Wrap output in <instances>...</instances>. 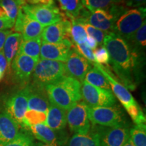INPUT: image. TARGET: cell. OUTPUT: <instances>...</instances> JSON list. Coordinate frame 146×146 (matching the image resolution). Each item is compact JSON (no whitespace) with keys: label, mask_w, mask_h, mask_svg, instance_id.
I'll return each mask as SVG.
<instances>
[{"label":"cell","mask_w":146,"mask_h":146,"mask_svg":"<svg viewBox=\"0 0 146 146\" xmlns=\"http://www.w3.org/2000/svg\"><path fill=\"white\" fill-rule=\"evenodd\" d=\"M38 60L26 55L18 53L11 64L14 78L18 83L26 85L30 81L35 66Z\"/></svg>","instance_id":"16"},{"label":"cell","mask_w":146,"mask_h":146,"mask_svg":"<svg viewBox=\"0 0 146 146\" xmlns=\"http://www.w3.org/2000/svg\"><path fill=\"white\" fill-rule=\"evenodd\" d=\"M47 113L39 111L27 110L24 117L23 127L25 129H29L31 126L38 124H45L46 125Z\"/></svg>","instance_id":"29"},{"label":"cell","mask_w":146,"mask_h":146,"mask_svg":"<svg viewBox=\"0 0 146 146\" xmlns=\"http://www.w3.org/2000/svg\"><path fill=\"white\" fill-rule=\"evenodd\" d=\"M84 81L93 86L111 91L108 81H107L104 74L100 72L99 69L95 66L87 72L84 78Z\"/></svg>","instance_id":"25"},{"label":"cell","mask_w":146,"mask_h":146,"mask_svg":"<svg viewBox=\"0 0 146 146\" xmlns=\"http://www.w3.org/2000/svg\"><path fill=\"white\" fill-rule=\"evenodd\" d=\"M31 76L33 85L45 87L68 75L65 64L54 60L41 59L36 64Z\"/></svg>","instance_id":"4"},{"label":"cell","mask_w":146,"mask_h":146,"mask_svg":"<svg viewBox=\"0 0 146 146\" xmlns=\"http://www.w3.org/2000/svg\"><path fill=\"white\" fill-rule=\"evenodd\" d=\"M43 27L35 20L24 13L20 8L14 24V31L21 34L23 40H31L41 38Z\"/></svg>","instance_id":"15"},{"label":"cell","mask_w":146,"mask_h":146,"mask_svg":"<svg viewBox=\"0 0 146 146\" xmlns=\"http://www.w3.org/2000/svg\"><path fill=\"white\" fill-rule=\"evenodd\" d=\"M11 33H12V31L9 30V29L0 31V51L2 50L5 39Z\"/></svg>","instance_id":"40"},{"label":"cell","mask_w":146,"mask_h":146,"mask_svg":"<svg viewBox=\"0 0 146 146\" xmlns=\"http://www.w3.org/2000/svg\"><path fill=\"white\" fill-rule=\"evenodd\" d=\"M73 48H74L78 54H80L81 56H83L84 58H85L87 60H88L91 63H96L94 52H93V50H91V49L87 47L85 43L74 45L73 44Z\"/></svg>","instance_id":"37"},{"label":"cell","mask_w":146,"mask_h":146,"mask_svg":"<svg viewBox=\"0 0 146 146\" xmlns=\"http://www.w3.org/2000/svg\"><path fill=\"white\" fill-rule=\"evenodd\" d=\"M14 25L9 21H5L0 18V31L5 30V29H9L12 28Z\"/></svg>","instance_id":"43"},{"label":"cell","mask_w":146,"mask_h":146,"mask_svg":"<svg viewBox=\"0 0 146 146\" xmlns=\"http://www.w3.org/2000/svg\"><path fill=\"white\" fill-rule=\"evenodd\" d=\"M41 43V38L31 40H22L18 53L26 55L39 61L40 60Z\"/></svg>","instance_id":"24"},{"label":"cell","mask_w":146,"mask_h":146,"mask_svg":"<svg viewBox=\"0 0 146 146\" xmlns=\"http://www.w3.org/2000/svg\"><path fill=\"white\" fill-rule=\"evenodd\" d=\"M60 8L70 20H74L79 15L83 8L81 0H58Z\"/></svg>","instance_id":"26"},{"label":"cell","mask_w":146,"mask_h":146,"mask_svg":"<svg viewBox=\"0 0 146 146\" xmlns=\"http://www.w3.org/2000/svg\"><path fill=\"white\" fill-rule=\"evenodd\" d=\"M67 125L74 134L86 135L91 130L88 116V106L83 102H79L66 111Z\"/></svg>","instance_id":"8"},{"label":"cell","mask_w":146,"mask_h":146,"mask_svg":"<svg viewBox=\"0 0 146 146\" xmlns=\"http://www.w3.org/2000/svg\"><path fill=\"white\" fill-rule=\"evenodd\" d=\"M81 96L89 108L112 106L116 102L112 91L93 86L85 81L81 83Z\"/></svg>","instance_id":"7"},{"label":"cell","mask_w":146,"mask_h":146,"mask_svg":"<svg viewBox=\"0 0 146 146\" xmlns=\"http://www.w3.org/2000/svg\"><path fill=\"white\" fill-rule=\"evenodd\" d=\"M145 16L143 7L126 8L116 20L112 33L127 39L146 23Z\"/></svg>","instance_id":"5"},{"label":"cell","mask_w":146,"mask_h":146,"mask_svg":"<svg viewBox=\"0 0 146 146\" xmlns=\"http://www.w3.org/2000/svg\"><path fill=\"white\" fill-rule=\"evenodd\" d=\"M24 13L35 20L43 27L58 23L64 17L59 9L54 5H25L21 7Z\"/></svg>","instance_id":"10"},{"label":"cell","mask_w":146,"mask_h":146,"mask_svg":"<svg viewBox=\"0 0 146 146\" xmlns=\"http://www.w3.org/2000/svg\"><path fill=\"white\" fill-rule=\"evenodd\" d=\"M22 40L23 37L19 33H11L5 39L2 52L8 62L9 70H10L11 64L14 58L18 54Z\"/></svg>","instance_id":"22"},{"label":"cell","mask_w":146,"mask_h":146,"mask_svg":"<svg viewBox=\"0 0 146 146\" xmlns=\"http://www.w3.org/2000/svg\"><path fill=\"white\" fill-rule=\"evenodd\" d=\"M96 63L98 64H109L110 55L106 48L103 45L95 49L94 52Z\"/></svg>","instance_id":"36"},{"label":"cell","mask_w":146,"mask_h":146,"mask_svg":"<svg viewBox=\"0 0 146 146\" xmlns=\"http://www.w3.org/2000/svg\"><path fill=\"white\" fill-rule=\"evenodd\" d=\"M64 146H100V144L98 133L91 128L86 135H73L68 138Z\"/></svg>","instance_id":"23"},{"label":"cell","mask_w":146,"mask_h":146,"mask_svg":"<svg viewBox=\"0 0 146 146\" xmlns=\"http://www.w3.org/2000/svg\"><path fill=\"white\" fill-rule=\"evenodd\" d=\"M125 40L134 49L140 52H145L146 46V23H144L134 34Z\"/></svg>","instance_id":"27"},{"label":"cell","mask_w":146,"mask_h":146,"mask_svg":"<svg viewBox=\"0 0 146 146\" xmlns=\"http://www.w3.org/2000/svg\"><path fill=\"white\" fill-rule=\"evenodd\" d=\"M45 89L50 103L65 111L82 100L81 83L70 76L46 85Z\"/></svg>","instance_id":"2"},{"label":"cell","mask_w":146,"mask_h":146,"mask_svg":"<svg viewBox=\"0 0 146 146\" xmlns=\"http://www.w3.org/2000/svg\"><path fill=\"white\" fill-rule=\"evenodd\" d=\"M67 75L75 78L82 83L87 72L92 68L93 64L72 49L69 58L66 62Z\"/></svg>","instance_id":"17"},{"label":"cell","mask_w":146,"mask_h":146,"mask_svg":"<svg viewBox=\"0 0 146 146\" xmlns=\"http://www.w3.org/2000/svg\"><path fill=\"white\" fill-rule=\"evenodd\" d=\"M73 49V43L68 39H64L58 43H47L42 41L41 58L45 60L66 62Z\"/></svg>","instance_id":"13"},{"label":"cell","mask_w":146,"mask_h":146,"mask_svg":"<svg viewBox=\"0 0 146 146\" xmlns=\"http://www.w3.org/2000/svg\"><path fill=\"white\" fill-rule=\"evenodd\" d=\"M31 5H54V0H26Z\"/></svg>","instance_id":"41"},{"label":"cell","mask_w":146,"mask_h":146,"mask_svg":"<svg viewBox=\"0 0 146 146\" xmlns=\"http://www.w3.org/2000/svg\"><path fill=\"white\" fill-rule=\"evenodd\" d=\"M64 14L61 21L45 27L41 34L42 41L47 43H58L64 39L72 41L70 36L71 22Z\"/></svg>","instance_id":"14"},{"label":"cell","mask_w":146,"mask_h":146,"mask_svg":"<svg viewBox=\"0 0 146 146\" xmlns=\"http://www.w3.org/2000/svg\"><path fill=\"white\" fill-rule=\"evenodd\" d=\"M110 55V63L129 90H135L144 77L145 52L134 49L125 39L114 33H108L103 41Z\"/></svg>","instance_id":"1"},{"label":"cell","mask_w":146,"mask_h":146,"mask_svg":"<svg viewBox=\"0 0 146 146\" xmlns=\"http://www.w3.org/2000/svg\"><path fill=\"white\" fill-rule=\"evenodd\" d=\"M29 130L34 138L47 145L64 146L68 139V133L65 130H54L45 124L31 126L29 128Z\"/></svg>","instance_id":"12"},{"label":"cell","mask_w":146,"mask_h":146,"mask_svg":"<svg viewBox=\"0 0 146 146\" xmlns=\"http://www.w3.org/2000/svg\"><path fill=\"white\" fill-rule=\"evenodd\" d=\"M0 7L3 9L10 21L14 25L20 8L16 0H0Z\"/></svg>","instance_id":"32"},{"label":"cell","mask_w":146,"mask_h":146,"mask_svg":"<svg viewBox=\"0 0 146 146\" xmlns=\"http://www.w3.org/2000/svg\"><path fill=\"white\" fill-rule=\"evenodd\" d=\"M91 129L98 133L100 146H123L130 137L129 125L112 127L93 125Z\"/></svg>","instance_id":"9"},{"label":"cell","mask_w":146,"mask_h":146,"mask_svg":"<svg viewBox=\"0 0 146 146\" xmlns=\"http://www.w3.org/2000/svg\"><path fill=\"white\" fill-rule=\"evenodd\" d=\"M33 146H58V145H47V144H45L41 143V142L38 141V142H35Z\"/></svg>","instance_id":"44"},{"label":"cell","mask_w":146,"mask_h":146,"mask_svg":"<svg viewBox=\"0 0 146 146\" xmlns=\"http://www.w3.org/2000/svg\"><path fill=\"white\" fill-rule=\"evenodd\" d=\"M34 137L27 131H20L17 137L5 146H33Z\"/></svg>","instance_id":"33"},{"label":"cell","mask_w":146,"mask_h":146,"mask_svg":"<svg viewBox=\"0 0 146 146\" xmlns=\"http://www.w3.org/2000/svg\"><path fill=\"white\" fill-rule=\"evenodd\" d=\"M5 112L23 127L25 113L28 110V91L27 87L16 91L7 99L5 103Z\"/></svg>","instance_id":"11"},{"label":"cell","mask_w":146,"mask_h":146,"mask_svg":"<svg viewBox=\"0 0 146 146\" xmlns=\"http://www.w3.org/2000/svg\"><path fill=\"white\" fill-rule=\"evenodd\" d=\"M146 0H124V5L130 8H139L145 5Z\"/></svg>","instance_id":"39"},{"label":"cell","mask_w":146,"mask_h":146,"mask_svg":"<svg viewBox=\"0 0 146 146\" xmlns=\"http://www.w3.org/2000/svg\"><path fill=\"white\" fill-rule=\"evenodd\" d=\"M28 91V110L47 112L50 101L45 87L33 85H27Z\"/></svg>","instance_id":"19"},{"label":"cell","mask_w":146,"mask_h":146,"mask_svg":"<svg viewBox=\"0 0 146 146\" xmlns=\"http://www.w3.org/2000/svg\"><path fill=\"white\" fill-rule=\"evenodd\" d=\"M46 125L56 131L65 130L67 126L66 111L50 102L47 112Z\"/></svg>","instance_id":"21"},{"label":"cell","mask_w":146,"mask_h":146,"mask_svg":"<svg viewBox=\"0 0 146 146\" xmlns=\"http://www.w3.org/2000/svg\"><path fill=\"white\" fill-rule=\"evenodd\" d=\"M8 68V62L5 58L2 50L0 51V81L3 78L5 71Z\"/></svg>","instance_id":"38"},{"label":"cell","mask_w":146,"mask_h":146,"mask_svg":"<svg viewBox=\"0 0 146 146\" xmlns=\"http://www.w3.org/2000/svg\"><path fill=\"white\" fill-rule=\"evenodd\" d=\"M123 146H135V145L133 143V142L131 141L130 137H129V140H128V141L126 142L125 144H124Z\"/></svg>","instance_id":"45"},{"label":"cell","mask_w":146,"mask_h":146,"mask_svg":"<svg viewBox=\"0 0 146 146\" xmlns=\"http://www.w3.org/2000/svg\"><path fill=\"white\" fill-rule=\"evenodd\" d=\"M70 36L72 42L74 44L85 43L87 35L83 24L75 20H71Z\"/></svg>","instance_id":"31"},{"label":"cell","mask_w":146,"mask_h":146,"mask_svg":"<svg viewBox=\"0 0 146 146\" xmlns=\"http://www.w3.org/2000/svg\"><path fill=\"white\" fill-rule=\"evenodd\" d=\"M126 9L123 4L114 5L107 10H98L90 12L83 9L79 18L75 21L79 23H87L95 28L106 33L113 32L116 20Z\"/></svg>","instance_id":"3"},{"label":"cell","mask_w":146,"mask_h":146,"mask_svg":"<svg viewBox=\"0 0 146 146\" xmlns=\"http://www.w3.org/2000/svg\"><path fill=\"white\" fill-rule=\"evenodd\" d=\"M129 135L135 146H146V125H135L130 129Z\"/></svg>","instance_id":"30"},{"label":"cell","mask_w":146,"mask_h":146,"mask_svg":"<svg viewBox=\"0 0 146 146\" xmlns=\"http://www.w3.org/2000/svg\"><path fill=\"white\" fill-rule=\"evenodd\" d=\"M88 116L92 125L110 127L129 125L123 109L116 104L106 107H88Z\"/></svg>","instance_id":"6"},{"label":"cell","mask_w":146,"mask_h":146,"mask_svg":"<svg viewBox=\"0 0 146 146\" xmlns=\"http://www.w3.org/2000/svg\"><path fill=\"white\" fill-rule=\"evenodd\" d=\"M128 114H129L133 123L137 125H145V116L141 108L139 106L138 103L135 104L125 109Z\"/></svg>","instance_id":"34"},{"label":"cell","mask_w":146,"mask_h":146,"mask_svg":"<svg viewBox=\"0 0 146 146\" xmlns=\"http://www.w3.org/2000/svg\"><path fill=\"white\" fill-rule=\"evenodd\" d=\"M93 65L96 66L100 70V72L104 74L107 81H108L110 89H112L111 91H112V94L117 98V99L119 100L125 109L137 103L131 95L129 89L126 88L123 84L114 79V78L110 74V70L105 68V66L101 64H98L97 63H94Z\"/></svg>","instance_id":"18"},{"label":"cell","mask_w":146,"mask_h":146,"mask_svg":"<svg viewBox=\"0 0 146 146\" xmlns=\"http://www.w3.org/2000/svg\"><path fill=\"white\" fill-rule=\"evenodd\" d=\"M1 104H0V112H1Z\"/></svg>","instance_id":"46"},{"label":"cell","mask_w":146,"mask_h":146,"mask_svg":"<svg viewBox=\"0 0 146 146\" xmlns=\"http://www.w3.org/2000/svg\"><path fill=\"white\" fill-rule=\"evenodd\" d=\"M85 43L86 44L87 47H89V48L91 49V50H95V49H96L98 46V43H97L96 40H95L93 37H91V36H87L86 41H85Z\"/></svg>","instance_id":"42"},{"label":"cell","mask_w":146,"mask_h":146,"mask_svg":"<svg viewBox=\"0 0 146 146\" xmlns=\"http://www.w3.org/2000/svg\"><path fill=\"white\" fill-rule=\"evenodd\" d=\"M20 133L19 125L5 111L0 113V146H5Z\"/></svg>","instance_id":"20"},{"label":"cell","mask_w":146,"mask_h":146,"mask_svg":"<svg viewBox=\"0 0 146 146\" xmlns=\"http://www.w3.org/2000/svg\"><path fill=\"white\" fill-rule=\"evenodd\" d=\"M83 24V26L85 29V32H86L87 35L89 36H91L96 40L97 43L98 45H103L104 39L105 36L108 33L102 31L101 30L95 28L91 25L87 23H81Z\"/></svg>","instance_id":"35"},{"label":"cell","mask_w":146,"mask_h":146,"mask_svg":"<svg viewBox=\"0 0 146 146\" xmlns=\"http://www.w3.org/2000/svg\"><path fill=\"white\" fill-rule=\"evenodd\" d=\"M81 3L87 10L94 12L98 10H107L114 5H124V0H81Z\"/></svg>","instance_id":"28"}]
</instances>
